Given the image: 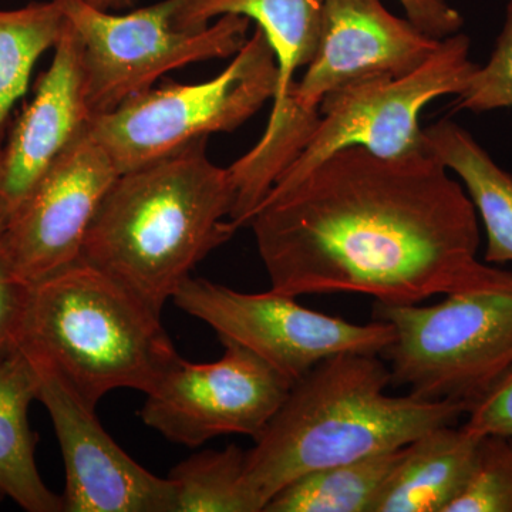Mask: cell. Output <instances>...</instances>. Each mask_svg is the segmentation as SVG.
<instances>
[{
	"label": "cell",
	"instance_id": "cell-1",
	"mask_svg": "<svg viewBox=\"0 0 512 512\" xmlns=\"http://www.w3.org/2000/svg\"><path fill=\"white\" fill-rule=\"evenodd\" d=\"M249 225L272 291L360 293L386 305L490 288L511 272L478 259V215L430 150L382 158L348 147L272 191Z\"/></svg>",
	"mask_w": 512,
	"mask_h": 512
},
{
	"label": "cell",
	"instance_id": "cell-2",
	"mask_svg": "<svg viewBox=\"0 0 512 512\" xmlns=\"http://www.w3.org/2000/svg\"><path fill=\"white\" fill-rule=\"evenodd\" d=\"M208 137L116 178L94 215L80 262L163 312L192 269L238 231L228 168Z\"/></svg>",
	"mask_w": 512,
	"mask_h": 512
},
{
	"label": "cell",
	"instance_id": "cell-3",
	"mask_svg": "<svg viewBox=\"0 0 512 512\" xmlns=\"http://www.w3.org/2000/svg\"><path fill=\"white\" fill-rule=\"evenodd\" d=\"M390 384L389 367L367 353L329 357L296 380L245 458V484L261 511L296 478L397 450L467 414L460 402L390 396Z\"/></svg>",
	"mask_w": 512,
	"mask_h": 512
},
{
	"label": "cell",
	"instance_id": "cell-4",
	"mask_svg": "<svg viewBox=\"0 0 512 512\" xmlns=\"http://www.w3.org/2000/svg\"><path fill=\"white\" fill-rule=\"evenodd\" d=\"M18 348L93 409L111 390L150 392L181 357L160 313L80 261L32 285Z\"/></svg>",
	"mask_w": 512,
	"mask_h": 512
},
{
	"label": "cell",
	"instance_id": "cell-5",
	"mask_svg": "<svg viewBox=\"0 0 512 512\" xmlns=\"http://www.w3.org/2000/svg\"><path fill=\"white\" fill-rule=\"evenodd\" d=\"M410 20L396 18L380 0H323L318 49L295 82L282 113L228 167L235 188L231 220L245 227L276 180L298 158L329 94L349 84L413 72L439 47Z\"/></svg>",
	"mask_w": 512,
	"mask_h": 512
},
{
	"label": "cell",
	"instance_id": "cell-6",
	"mask_svg": "<svg viewBox=\"0 0 512 512\" xmlns=\"http://www.w3.org/2000/svg\"><path fill=\"white\" fill-rule=\"evenodd\" d=\"M375 318L393 326L382 353L392 384L420 399L468 410L512 370V272L500 284L450 293L430 306L376 302Z\"/></svg>",
	"mask_w": 512,
	"mask_h": 512
},
{
	"label": "cell",
	"instance_id": "cell-7",
	"mask_svg": "<svg viewBox=\"0 0 512 512\" xmlns=\"http://www.w3.org/2000/svg\"><path fill=\"white\" fill-rule=\"evenodd\" d=\"M276 87L274 50L256 28L214 79L147 90L110 113L90 117L87 126L123 174L198 138L237 130L274 100Z\"/></svg>",
	"mask_w": 512,
	"mask_h": 512
},
{
	"label": "cell",
	"instance_id": "cell-8",
	"mask_svg": "<svg viewBox=\"0 0 512 512\" xmlns=\"http://www.w3.org/2000/svg\"><path fill=\"white\" fill-rule=\"evenodd\" d=\"M53 2L82 43L90 117L116 110L175 69L235 56L248 40L245 16H221L202 29L181 28L177 16L190 0H163L126 15L89 0Z\"/></svg>",
	"mask_w": 512,
	"mask_h": 512
},
{
	"label": "cell",
	"instance_id": "cell-9",
	"mask_svg": "<svg viewBox=\"0 0 512 512\" xmlns=\"http://www.w3.org/2000/svg\"><path fill=\"white\" fill-rule=\"evenodd\" d=\"M470 37L456 33L420 67L399 77L349 84L320 104L319 121L298 158L276 180L281 191L343 148L363 147L382 158L427 151L421 110L431 101L466 90L477 64L471 62Z\"/></svg>",
	"mask_w": 512,
	"mask_h": 512
},
{
	"label": "cell",
	"instance_id": "cell-10",
	"mask_svg": "<svg viewBox=\"0 0 512 512\" xmlns=\"http://www.w3.org/2000/svg\"><path fill=\"white\" fill-rule=\"evenodd\" d=\"M173 301L202 320L220 340H231L274 366L292 383L329 357L340 353L382 355L394 330L383 320L360 325L312 311L295 296L238 292L202 278H190Z\"/></svg>",
	"mask_w": 512,
	"mask_h": 512
},
{
	"label": "cell",
	"instance_id": "cell-11",
	"mask_svg": "<svg viewBox=\"0 0 512 512\" xmlns=\"http://www.w3.org/2000/svg\"><path fill=\"white\" fill-rule=\"evenodd\" d=\"M220 342L224 353L217 362L180 357L146 393L140 417L147 427L190 448L225 434L255 441L264 433L293 383L244 346Z\"/></svg>",
	"mask_w": 512,
	"mask_h": 512
},
{
	"label": "cell",
	"instance_id": "cell-12",
	"mask_svg": "<svg viewBox=\"0 0 512 512\" xmlns=\"http://www.w3.org/2000/svg\"><path fill=\"white\" fill-rule=\"evenodd\" d=\"M116 165L84 126L0 234L13 271L29 285L76 264Z\"/></svg>",
	"mask_w": 512,
	"mask_h": 512
},
{
	"label": "cell",
	"instance_id": "cell-13",
	"mask_svg": "<svg viewBox=\"0 0 512 512\" xmlns=\"http://www.w3.org/2000/svg\"><path fill=\"white\" fill-rule=\"evenodd\" d=\"M29 357L39 375L37 400L46 407L62 450L63 512H177L171 481L128 456L101 426L96 409L56 370Z\"/></svg>",
	"mask_w": 512,
	"mask_h": 512
},
{
	"label": "cell",
	"instance_id": "cell-14",
	"mask_svg": "<svg viewBox=\"0 0 512 512\" xmlns=\"http://www.w3.org/2000/svg\"><path fill=\"white\" fill-rule=\"evenodd\" d=\"M89 119L82 43L66 20L35 96L0 147V234Z\"/></svg>",
	"mask_w": 512,
	"mask_h": 512
},
{
	"label": "cell",
	"instance_id": "cell-15",
	"mask_svg": "<svg viewBox=\"0 0 512 512\" xmlns=\"http://www.w3.org/2000/svg\"><path fill=\"white\" fill-rule=\"evenodd\" d=\"M481 437L450 424L407 444L372 512H447L466 490Z\"/></svg>",
	"mask_w": 512,
	"mask_h": 512
},
{
	"label": "cell",
	"instance_id": "cell-16",
	"mask_svg": "<svg viewBox=\"0 0 512 512\" xmlns=\"http://www.w3.org/2000/svg\"><path fill=\"white\" fill-rule=\"evenodd\" d=\"M323 0H190L178 13L181 28H207L225 15L255 20L275 53L278 87L269 120L284 110L295 74L308 66L318 49Z\"/></svg>",
	"mask_w": 512,
	"mask_h": 512
},
{
	"label": "cell",
	"instance_id": "cell-17",
	"mask_svg": "<svg viewBox=\"0 0 512 512\" xmlns=\"http://www.w3.org/2000/svg\"><path fill=\"white\" fill-rule=\"evenodd\" d=\"M39 375L22 349L0 357V493L28 512H63L36 466V436L29 407L37 400Z\"/></svg>",
	"mask_w": 512,
	"mask_h": 512
},
{
	"label": "cell",
	"instance_id": "cell-18",
	"mask_svg": "<svg viewBox=\"0 0 512 512\" xmlns=\"http://www.w3.org/2000/svg\"><path fill=\"white\" fill-rule=\"evenodd\" d=\"M427 148L460 178L483 222L488 264L512 262V175L474 137L451 120L424 128Z\"/></svg>",
	"mask_w": 512,
	"mask_h": 512
},
{
	"label": "cell",
	"instance_id": "cell-19",
	"mask_svg": "<svg viewBox=\"0 0 512 512\" xmlns=\"http://www.w3.org/2000/svg\"><path fill=\"white\" fill-rule=\"evenodd\" d=\"M404 448L296 478L269 500L264 512H372Z\"/></svg>",
	"mask_w": 512,
	"mask_h": 512
},
{
	"label": "cell",
	"instance_id": "cell-20",
	"mask_svg": "<svg viewBox=\"0 0 512 512\" xmlns=\"http://www.w3.org/2000/svg\"><path fill=\"white\" fill-rule=\"evenodd\" d=\"M64 26L66 18L53 0L0 10V141L10 110L28 92L33 67L55 49Z\"/></svg>",
	"mask_w": 512,
	"mask_h": 512
},
{
	"label": "cell",
	"instance_id": "cell-21",
	"mask_svg": "<svg viewBox=\"0 0 512 512\" xmlns=\"http://www.w3.org/2000/svg\"><path fill=\"white\" fill-rule=\"evenodd\" d=\"M247 451L235 444L185 458L168 474L177 512H262L245 484Z\"/></svg>",
	"mask_w": 512,
	"mask_h": 512
},
{
	"label": "cell",
	"instance_id": "cell-22",
	"mask_svg": "<svg viewBox=\"0 0 512 512\" xmlns=\"http://www.w3.org/2000/svg\"><path fill=\"white\" fill-rule=\"evenodd\" d=\"M447 512H512V436L481 437L466 490Z\"/></svg>",
	"mask_w": 512,
	"mask_h": 512
},
{
	"label": "cell",
	"instance_id": "cell-23",
	"mask_svg": "<svg viewBox=\"0 0 512 512\" xmlns=\"http://www.w3.org/2000/svg\"><path fill=\"white\" fill-rule=\"evenodd\" d=\"M457 97V109L473 113L512 107V0L490 59L477 66L466 90Z\"/></svg>",
	"mask_w": 512,
	"mask_h": 512
},
{
	"label": "cell",
	"instance_id": "cell-24",
	"mask_svg": "<svg viewBox=\"0 0 512 512\" xmlns=\"http://www.w3.org/2000/svg\"><path fill=\"white\" fill-rule=\"evenodd\" d=\"M30 292L32 285L13 271L9 259L0 247V357L9 355L18 348Z\"/></svg>",
	"mask_w": 512,
	"mask_h": 512
},
{
	"label": "cell",
	"instance_id": "cell-25",
	"mask_svg": "<svg viewBox=\"0 0 512 512\" xmlns=\"http://www.w3.org/2000/svg\"><path fill=\"white\" fill-rule=\"evenodd\" d=\"M463 426L477 436H512V370L490 392L471 404Z\"/></svg>",
	"mask_w": 512,
	"mask_h": 512
},
{
	"label": "cell",
	"instance_id": "cell-26",
	"mask_svg": "<svg viewBox=\"0 0 512 512\" xmlns=\"http://www.w3.org/2000/svg\"><path fill=\"white\" fill-rule=\"evenodd\" d=\"M407 18L421 32L444 39L460 32L463 18L446 0H400Z\"/></svg>",
	"mask_w": 512,
	"mask_h": 512
},
{
	"label": "cell",
	"instance_id": "cell-27",
	"mask_svg": "<svg viewBox=\"0 0 512 512\" xmlns=\"http://www.w3.org/2000/svg\"><path fill=\"white\" fill-rule=\"evenodd\" d=\"M89 2L103 10H123L133 8L138 0H89Z\"/></svg>",
	"mask_w": 512,
	"mask_h": 512
},
{
	"label": "cell",
	"instance_id": "cell-28",
	"mask_svg": "<svg viewBox=\"0 0 512 512\" xmlns=\"http://www.w3.org/2000/svg\"><path fill=\"white\" fill-rule=\"evenodd\" d=\"M3 498H5V497H3V494L0 493V503H2Z\"/></svg>",
	"mask_w": 512,
	"mask_h": 512
}]
</instances>
